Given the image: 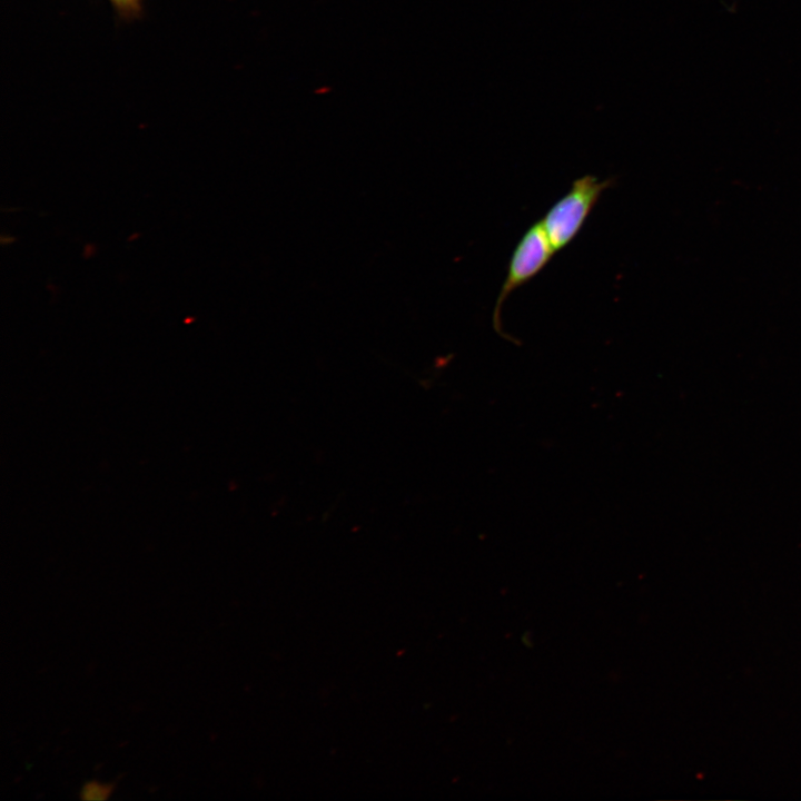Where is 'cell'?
Segmentation results:
<instances>
[{"mask_svg": "<svg viewBox=\"0 0 801 801\" xmlns=\"http://www.w3.org/2000/svg\"><path fill=\"white\" fill-rule=\"evenodd\" d=\"M614 180L584 175L545 212L541 222L555 251L568 246L582 230L602 194Z\"/></svg>", "mask_w": 801, "mask_h": 801, "instance_id": "obj_1", "label": "cell"}, {"mask_svg": "<svg viewBox=\"0 0 801 801\" xmlns=\"http://www.w3.org/2000/svg\"><path fill=\"white\" fill-rule=\"evenodd\" d=\"M555 253L541 220L525 230L511 255L507 275L495 301V328H501V312L508 296L540 274Z\"/></svg>", "mask_w": 801, "mask_h": 801, "instance_id": "obj_2", "label": "cell"}, {"mask_svg": "<svg viewBox=\"0 0 801 801\" xmlns=\"http://www.w3.org/2000/svg\"><path fill=\"white\" fill-rule=\"evenodd\" d=\"M117 14L125 20H134L142 13L144 0H108Z\"/></svg>", "mask_w": 801, "mask_h": 801, "instance_id": "obj_3", "label": "cell"}, {"mask_svg": "<svg viewBox=\"0 0 801 801\" xmlns=\"http://www.w3.org/2000/svg\"><path fill=\"white\" fill-rule=\"evenodd\" d=\"M112 791V785L100 783L98 781H89L87 782L81 791L80 797L83 800H105L107 799Z\"/></svg>", "mask_w": 801, "mask_h": 801, "instance_id": "obj_4", "label": "cell"}]
</instances>
